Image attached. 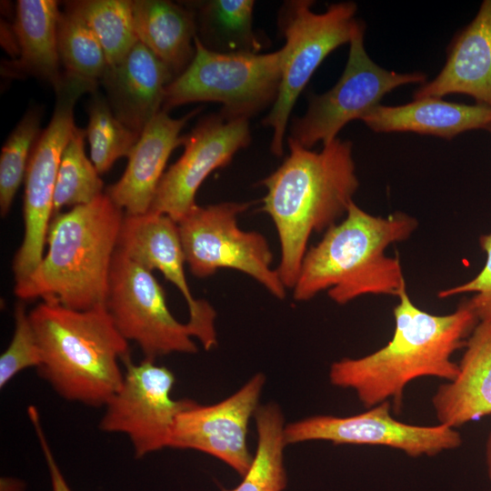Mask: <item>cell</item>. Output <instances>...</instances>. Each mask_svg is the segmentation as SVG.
I'll list each match as a JSON object with an SVG mask.
<instances>
[{"mask_svg":"<svg viewBox=\"0 0 491 491\" xmlns=\"http://www.w3.org/2000/svg\"><path fill=\"white\" fill-rule=\"evenodd\" d=\"M397 297L395 329L388 343L362 357L336 361L329 369L330 383L353 390L366 408L389 401L396 413L405 388L413 380L456 378L458 363L452 356L465 346L479 322L467 299L454 312L438 316L416 306L406 287Z\"/></svg>","mask_w":491,"mask_h":491,"instance_id":"6da1fadb","label":"cell"},{"mask_svg":"<svg viewBox=\"0 0 491 491\" xmlns=\"http://www.w3.org/2000/svg\"><path fill=\"white\" fill-rule=\"evenodd\" d=\"M289 155L262 180L266 193L262 210L277 231L281 256L278 275L293 288L309 237L346 215L359 187L350 140L336 138L319 152L288 137Z\"/></svg>","mask_w":491,"mask_h":491,"instance_id":"7a4b0ae2","label":"cell"},{"mask_svg":"<svg viewBox=\"0 0 491 491\" xmlns=\"http://www.w3.org/2000/svg\"><path fill=\"white\" fill-rule=\"evenodd\" d=\"M417 225L406 213L374 215L352 201L345 218L306 251L294 298L306 301L325 290L339 305L366 295L398 296L406 287L401 262L386 250L409 238Z\"/></svg>","mask_w":491,"mask_h":491,"instance_id":"3957f363","label":"cell"},{"mask_svg":"<svg viewBox=\"0 0 491 491\" xmlns=\"http://www.w3.org/2000/svg\"><path fill=\"white\" fill-rule=\"evenodd\" d=\"M125 215L106 193L52 217L47 252L31 275L15 284L22 301L42 299L75 310L105 305Z\"/></svg>","mask_w":491,"mask_h":491,"instance_id":"277c9868","label":"cell"},{"mask_svg":"<svg viewBox=\"0 0 491 491\" xmlns=\"http://www.w3.org/2000/svg\"><path fill=\"white\" fill-rule=\"evenodd\" d=\"M29 317L42 354L41 377L68 401L105 406L122 384L119 362L129 357L127 340L105 306L75 310L42 301Z\"/></svg>","mask_w":491,"mask_h":491,"instance_id":"5b68a950","label":"cell"},{"mask_svg":"<svg viewBox=\"0 0 491 491\" xmlns=\"http://www.w3.org/2000/svg\"><path fill=\"white\" fill-rule=\"evenodd\" d=\"M282 53L222 54L195 38L189 65L165 91L162 110L194 102H216L227 120L247 119L273 105L278 95Z\"/></svg>","mask_w":491,"mask_h":491,"instance_id":"8992f818","label":"cell"},{"mask_svg":"<svg viewBox=\"0 0 491 491\" xmlns=\"http://www.w3.org/2000/svg\"><path fill=\"white\" fill-rule=\"evenodd\" d=\"M311 0L286 1L278 13V27L285 38L278 95L263 125L272 129L270 149L280 156L292 109L314 72L335 49L349 43L363 23L356 17L352 1L331 4L316 13Z\"/></svg>","mask_w":491,"mask_h":491,"instance_id":"52a82bcc","label":"cell"},{"mask_svg":"<svg viewBox=\"0 0 491 491\" xmlns=\"http://www.w3.org/2000/svg\"><path fill=\"white\" fill-rule=\"evenodd\" d=\"M249 203L224 202L194 206L178 223L185 263L197 277H207L219 269L230 268L248 275L274 296L283 299L284 286L266 237L245 231L237 218Z\"/></svg>","mask_w":491,"mask_h":491,"instance_id":"ba28073f","label":"cell"},{"mask_svg":"<svg viewBox=\"0 0 491 491\" xmlns=\"http://www.w3.org/2000/svg\"><path fill=\"white\" fill-rule=\"evenodd\" d=\"M365 30L363 22L349 42L346 65L336 85L321 95H311L305 115L293 120L289 137L304 147L329 144L346 124L362 120L394 89L426 82L425 73H397L375 63L365 48Z\"/></svg>","mask_w":491,"mask_h":491,"instance_id":"9c48e42d","label":"cell"},{"mask_svg":"<svg viewBox=\"0 0 491 491\" xmlns=\"http://www.w3.org/2000/svg\"><path fill=\"white\" fill-rule=\"evenodd\" d=\"M95 89L86 82L64 74L63 82L55 90L52 118L33 146L25 175V232L13 261L15 284L25 280L44 257L61 157L76 127L74 107L84 93Z\"/></svg>","mask_w":491,"mask_h":491,"instance_id":"30bf717a","label":"cell"},{"mask_svg":"<svg viewBox=\"0 0 491 491\" xmlns=\"http://www.w3.org/2000/svg\"><path fill=\"white\" fill-rule=\"evenodd\" d=\"M105 306L119 333L135 341L145 358L172 353L195 354V332L171 314L165 294L152 271L115 251Z\"/></svg>","mask_w":491,"mask_h":491,"instance_id":"8fae6325","label":"cell"},{"mask_svg":"<svg viewBox=\"0 0 491 491\" xmlns=\"http://www.w3.org/2000/svg\"><path fill=\"white\" fill-rule=\"evenodd\" d=\"M120 387L105 405L99 428L128 436L136 458L168 447L176 416L195 401L175 400L173 372L145 358L134 364L130 357Z\"/></svg>","mask_w":491,"mask_h":491,"instance_id":"7c38bea8","label":"cell"},{"mask_svg":"<svg viewBox=\"0 0 491 491\" xmlns=\"http://www.w3.org/2000/svg\"><path fill=\"white\" fill-rule=\"evenodd\" d=\"M389 401L348 416L317 415L286 425V445L328 441L334 445L382 446L411 457L433 456L459 447L460 433L444 424L418 426L401 422Z\"/></svg>","mask_w":491,"mask_h":491,"instance_id":"4fadbf2b","label":"cell"},{"mask_svg":"<svg viewBox=\"0 0 491 491\" xmlns=\"http://www.w3.org/2000/svg\"><path fill=\"white\" fill-rule=\"evenodd\" d=\"M251 142L249 120H227L219 113L202 118L184 136V152L163 175L149 212L178 223L196 205L195 195L215 169L228 165Z\"/></svg>","mask_w":491,"mask_h":491,"instance_id":"5bb4252c","label":"cell"},{"mask_svg":"<svg viewBox=\"0 0 491 491\" xmlns=\"http://www.w3.org/2000/svg\"><path fill=\"white\" fill-rule=\"evenodd\" d=\"M265 382L266 376L257 373L218 403L195 401L176 416L168 447L205 453L244 476L254 456L247 446L248 424L260 406Z\"/></svg>","mask_w":491,"mask_h":491,"instance_id":"9a60e30c","label":"cell"},{"mask_svg":"<svg viewBox=\"0 0 491 491\" xmlns=\"http://www.w3.org/2000/svg\"><path fill=\"white\" fill-rule=\"evenodd\" d=\"M117 248L145 268L158 270L182 294L189 309L188 324L205 350L216 345L215 311L195 299L186 281L184 249L175 221L166 215L147 212L125 215Z\"/></svg>","mask_w":491,"mask_h":491,"instance_id":"2e32d148","label":"cell"},{"mask_svg":"<svg viewBox=\"0 0 491 491\" xmlns=\"http://www.w3.org/2000/svg\"><path fill=\"white\" fill-rule=\"evenodd\" d=\"M453 94L491 108V0H484L472 21L455 35L444 66L415 90L413 99Z\"/></svg>","mask_w":491,"mask_h":491,"instance_id":"e0dca14e","label":"cell"},{"mask_svg":"<svg viewBox=\"0 0 491 491\" xmlns=\"http://www.w3.org/2000/svg\"><path fill=\"white\" fill-rule=\"evenodd\" d=\"M199 111L196 108L183 117L172 118L161 110L145 126L123 175L105 191L125 215L149 212L166 162L175 148L183 145L180 133Z\"/></svg>","mask_w":491,"mask_h":491,"instance_id":"ac0fdd59","label":"cell"},{"mask_svg":"<svg viewBox=\"0 0 491 491\" xmlns=\"http://www.w3.org/2000/svg\"><path fill=\"white\" fill-rule=\"evenodd\" d=\"M464 347L457 376L432 397L438 423L454 428L491 415V321L478 322Z\"/></svg>","mask_w":491,"mask_h":491,"instance_id":"d6986e66","label":"cell"},{"mask_svg":"<svg viewBox=\"0 0 491 491\" xmlns=\"http://www.w3.org/2000/svg\"><path fill=\"white\" fill-rule=\"evenodd\" d=\"M172 73L147 47L137 42L117 65L107 68L103 81L115 115L141 134L162 110Z\"/></svg>","mask_w":491,"mask_h":491,"instance_id":"ffe728a7","label":"cell"},{"mask_svg":"<svg viewBox=\"0 0 491 491\" xmlns=\"http://www.w3.org/2000/svg\"><path fill=\"white\" fill-rule=\"evenodd\" d=\"M361 121L376 133L411 132L451 140L466 131L485 130L491 108L430 96L399 105L380 104Z\"/></svg>","mask_w":491,"mask_h":491,"instance_id":"44dd1931","label":"cell"},{"mask_svg":"<svg viewBox=\"0 0 491 491\" xmlns=\"http://www.w3.org/2000/svg\"><path fill=\"white\" fill-rule=\"evenodd\" d=\"M138 42L178 76L195 55L196 24L192 9L165 0L133 1Z\"/></svg>","mask_w":491,"mask_h":491,"instance_id":"7402d4cb","label":"cell"},{"mask_svg":"<svg viewBox=\"0 0 491 491\" xmlns=\"http://www.w3.org/2000/svg\"><path fill=\"white\" fill-rule=\"evenodd\" d=\"M60 13L54 0H19L13 25L19 54L15 68L49 82L55 90L64 79L57 41Z\"/></svg>","mask_w":491,"mask_h":491,"instance_id":"603a6c76","label":"cell"},{"mask_svg":"<svg viewBox=\"0 0 491 491\" xmlns=\"http://www.w3.org/2000/svg\"><path fill=\"white\" fill-rule=\"evenodd\" d=\"M196 36L208 50L222 54L259 53L261 42L253 29V0H209L193 4Z\"/></svg>","mask_w":491,"mask_h":491,"instance_id":"cb8c5ba5","label":"cell"},{"mask_svg":"<svg viewBox=\"0 0 491 491\" xmlns=\"http://www.w3.org/2000/svg\"><path fill=\"white\" fill-rule=\"evenodd\" d=\"M257 444L252 464L241 483L222 491H283L287 483L284 466L285 418L276 403L260 405L255 414Z\"/></svg>","mask_w":491,"mask_h":491,"instance_id":"d4e9b609","label":"cell"},{"mask_svg":"<svg viewBox=\"0 0 491 491\" xmlns=\"http://www.w3.org/2000/svg\"><path fill=\"white\" fill-rule=\"evenodd\" d=\"M93 30L105 52L107 68L121 63L138 42L133 16V1L81 0L66 4Z\"/></svg>","mask_w":491,"mask_h":491,"instance_id":"484cf974","label":"cell"},{"mask_svg":"<svg viewBox=\"0 0 491 491\" xmlns=\"http://www.w3.org/2000/svg\"><path fill=\"white\" fill-rule=\"evenodd\" d=\"M57 41L65 75L96 86L107 70L105 52L84 19L67 7L59 15Z\"/></svg>","mask_w":491,"mask_h":491,"instance_id":"4316f807","label":"cell"},{"mask_svg":"<svg viewBox=\"0 0 491 491\" xmlns=\"http://www.w3.org/2000/svg\"><path fill=\"white\" fill-rule=\"evenodd\" d=\"M85 130L75 127L63 152L57 173L53 216L65 206H77L94 201L103 193V181L85 152Z\"/></svg>","mask_w":491,"mask_h":491,"instance_id":"83f0119b","label":"cell"},{"mask_svg":"<svg viewBox=\"0 0 491 491\" xmlns=\"http://www.w3.org/2000/svg\"><path fill=\"white\" fill-rule=\"evenodd\" d=\"M88 116L85 132L91 161L97 172L104 174L117 159L128 158L141 134L121 122L106 101L97 95L89 104Z\"/></svg>","mask_w":491,"mask_h":491,"instance_id":"f1b7e54d","label":"cell"},{"mask_svg":"<svg viewBox=\"0 0 491 491\" xmlns=\"http://www.w3.org/2000/svg\"><path fill=\"white\" fill-rule=\"evenodd\" d=\"M41 111L28 110L5 141L0 155V212H9L25 178L33 146L40 135Z\"/></svg>","mask_w":491,"mask_h":491,"instance_id":"f546056e","label":"cell"},{"mask_svg":"<svg viewBox=\"0 0 491 491\" xmlns=\"http://www.w3.org/2000/svg\"><path fill=\"white\" fill-rule=\"evenodd\" d=\"M42 363L41 349L25 304L20 302L15 309V332L12 340L0 356V387L21 371Z\"/></svg>","mask_w":491,"mask_h":491,"instance_id":"4dcf8cb0","label":"cell"},{"mask_svg":"<svg viewBox=\"0 0 491 491\" xmlns=\"http://www.w3.org/2000/svg\"><path fill=\"white\" fill-rule=\"evenodd\" d=\"M479 246L486 255L482 269L466 283L438 292L439 298H447L461 294L473 293L467 299L479 322L491 321V231L481 235Z\"/></svg>","mask_w":491,"mask_h":491,"instance_id":"1f68e13d","label":"cell"},{"mask_svg":"<svg viewBox=\"0 0 491 491\" xmlns=\"http://www.w3.org/2000/svg\"><path fill=\"white\" fill-rule=\"evenodd\" d=\"M27 414L34 426L49 471L52 491H72L62 474L43 431L37 409L30 406Z\"/></svg>","mask_w":491,"mask_h":491,"instance_id":"d6a6232c","label":"cell"},{"mask_svg":"<svg viewBox=\"0 0 491 491\" xmlns=\"http://www.w3.org/2000/svg\"><path fill=\"white\" fill-rule=\"evenodd\" d=\"M25 488V484L20 479L7 476L1 477L0 491H24Z\"/></svg>","mask_w":491,"mask_h":491,"instance_id":"836d02e7","label":"cell"},{"mask_svg":"<svg viewBox=\"0 0 491 491\" xmlns=\"http://www.w3.org/2000/svg\"><path fill=\"white\" fill-rule=\"evenodd\" d=\"M486 464L487 469V475L491 481V431L488 434L486 442Z\"/></svg>","mask_w":491,"mask_h":491,"instance_id":"e575fe53","label":"cell"},{"mask_svg":"<svg viewBox=\"0 0 491 491\" xmlns=\"http://www.w3.org/2000/svg\"><path fill=\"white\" fill-rule=\"evenodd\" d=\"M485 130L491 134V123L486 126Z\"/></svg>","mask_w":491,"mask_h":491,"instance_id":"d590c367","label":"cell"}]
</instances>
